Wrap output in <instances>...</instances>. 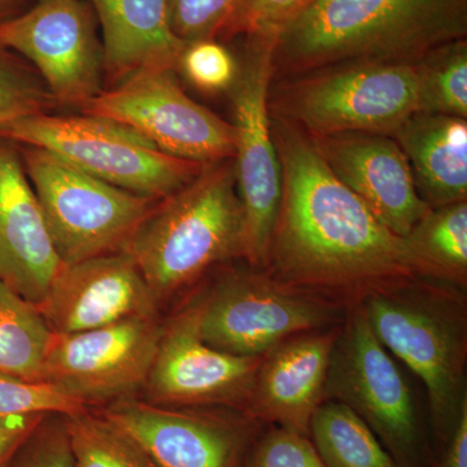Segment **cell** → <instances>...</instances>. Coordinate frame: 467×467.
Segmentation results:
<instances>
[{
	"mask_svg": "<svg viewBox=\"0 0 467 467\" xmlns=\"http://www.w3.org/2000/svg\"><path fill=\"white\" fill-rule=\"evenodd\" d=\"M196 304L202 339L244 358H263L296 335L342 324L347 315L346 304L251 266L223 276Z\"/></svg>",
	"mask_w": 467,
	"mask_h": 467,
	"instance_id": "52a82bcc",
	"label": "cell"
},
{
	"mask_svg": "<svg viewBox=\"0 0 467 467\" xmlns=\"http://www.w3.org/2000/svg\"><path fill=\"white\" fill-rule=\"evenodd\" d=\"M243 467H326L308 435L273 427L248 453Z\"/></svg>",
	"mask_w": 467,
	"mask_h": 467,
	"instance_id": "4dcf8cb0",
	"label": "cell"
},
{
	"mask_svg": "<svg viewBox=\"0 0 467 467\" xmlns=\"http://www.w3.org/2000/svg\"><path fill=\"white\" fill-rule=\"evenodd\" d=\"M100 411L125 430L156 467L244 465L254 418L230 420L133 398Z\"/></svg>",
	"mask_w": 467,
	"mask_h": 467,
	"instance_id": "2e32d148",
	"label": "cell"
},
{
	"mask_svg": "<svg viewBox=\"0 0 467 467\" xmlns=\"http://www.w3.org/2000/svg\"><path fill=\"white\" fill-rule=\"evenodd\" d=\"M355 304L379 342L425 384L436 434L447 441L467 399L465 290L410 276L374 288Z\"/></svg>",
	"mask_w": 467,
	"mask_h": 467,
	"instance_id": "3957f363",
	"label": "cell"
},
{
	"mask_svg": "<svg viewBox=\"0 0 467 467\" xmlns=\"http://www.w3.org/2000/svg\"><path fill=\"white\" fill-rule=\"evenodd\" d=\"M278 34L247 36L230 88L236 149V184L245 216L244 261L265 270L281 202V168L273 140L269 91L275 79L273 51Z\"/></svg>",
	"mask_w": 467,
	"mask_h": 467,
	"instance_id": "9c48e42d",
	"label": "cell"
},
{
	"mask_svg": "<svg viewBox=\"0 0 467 467\" xmlns=\"http://www.w3.org/2000/svg\"><path fill=\"white\" fill-rule=\"evenodd\" d=\"M61 265L26 168L0 138V282L38 306Z\"/></svg>",
	"mask_w": 467,
	"mask_h": 467,
	"instance_id": "ac0fdd59",
	"label": "cell"
},
{
	"mask_svg": "<svg viewBox=\"0 0 467 467\" xmlns=\"http://www.w3.org/2000/svg\"><path fill=\"white\" fill-rule=\"evenodd\" d=\"M161 333L158 317H147L81 333L52 334L42 382L88 407L130 399L146 384Z\"/></svg>",
	"mask_w": 467,
	"mask_h": 467,
	"instance_id": "4fadbf2b",
	"label": "cell"
},
{
	"mask_svg": "<svg viewBox=\"0 0 467 467\" xmlns=\"http://www.w3.org/2000/svg\"><path fill=\"white\" fill-rule=\"evenodd\" d=\"M326 400L343 402L380 438L399 465L417 460L416 404L398 361L371 330L358 304L347 309L331 353Z\"/></svg>",
	"mask_w": 467,
	"mask_h": 467,
	"instance_id": "30bf717a",
	"label": "cell"
},
{
	"mask_svg": "<svg viewBox=\"0 0 467 467\" xmlns=\"http://www.w3.org/2000/svg\"><path fill=\"white\" fill-rule=\"evenodd\" d=\"M101 29L109 88L142 70H174L184 45L168 26L167 0H86Z\"/></svg>",
	"mask_w": 467,
	"mask_h": 467,
	"instance_id": "ffe728a7",
	"label": "cell"
},
{
	"mask_svg": "<svg viewBox=\"0 0 467 467\" xmlns=\"http://www.w3.org/2000/svg\"><path fill=\"white\" fill-rule=\"evenodd\" d=\"M52 334L158 317L159 301L129 252L63 264L36 306Z\"/></svg>",
	"mask_w": 467,
	"mask_h": 467,
	"instance_id": "9a60e30c",
	"label": "cell"
},
{
	"mask_svg": "<svg viewBox=\"0 0 467 467\" xmlns=\"http://www.w3.org/2000/svg\"><path fill=\"white\" fill-rule=\"evenodd\" d=\"M32 5L30 0H0V21L17 16Z\"/></svg>",
	"mask_w": 467,
	"mask_h": 467,
	"instance_id": "e575fe53",
	"label": "cell"
},
{
	"mask_svg": "<svg viewBox=\"0 0 467 467\" xmlns=\"http://www.w3.org/2000/svg\"><path fill=\"white\" fill-rule=\"evenodd\" d=\"M72 467H156L143 448L101 411L66 416Z\"/></svg>",
	"mask_w": 467,
	"mask_h": 467,
	"instance_id": "d4e9b609",
	"label": "cell"
},
{
	"mask_svg": "<svg viewBox=\"0 0 467 467\" xmlns=\"http://www.w3.org/2000/svg\"><path fill=\"white\" fill-rule=\"evenodd\" d=\"M309 436L326 467H401L343 402H322L310 420Z\"/></svg>",
	"mask_w": 467,
	"mask_h": 467,
	"instance_id": "603a6c76",
	"label": "cell"
},
{
	"mask_svg": "<svg viewBox=\"0 0 467 467\" xmlns=\"http://www.w3.org/2000/svg\"><path fill=\"white\" fill-rule=\"evenodd\" d=\"M402 239L418 275L465 290L467 201L430 209Z\"/></svg>",
	"mask_w": 467,
	"mask_h": 467,
	"instance_id": "7402d4cb",
	"label": "cell"
},
{
	"mask_svg": "<svg viewBox=\"0 0 467 467\" xmlns=\"http://www.w3.org/2000/svg\"><path fill=\"white\" fill-rule=\"evenodd\" d=\"M48 414L0 417V467H8L33 430Z\"/></svg>",
	"mask_w": 467,
	"mask_h": 467,
	"instance_id": "d6a6232c",
	"label": "cell"
},
{
	"mask_svg": "<svg viewBox=\"0 0 467 467\" xmlns=\"http://www.w3.org/2000/svg\"><path fill=\"white\" fill-rule=\"evenodd\" d=\"M177 72L205 92L229 91L238 76V60L217 39L184 46Z\"/></svg>",
	"mask_w": 467,
	"mask_h": 467,
	"instance_id": "f1b7e54d",
	"label": "cell"
},
{
	"mask_svg": "<svg viewBox=\"0 0 467 467\" xmlns=\"http://www.w3.org/2000/svg\"><path fill=\"white\" fill-rule=\"evenodd\" d=\"M391 137L430 209L467 201V119L416 112Z\"/></svg>",
	"mask_w": 467,
	"mask_h": 467,
	"instance_id": "44dd1931",
	"label": "cell"
},
{
	"mask_svg": "<svg viewBox=\"0 0 467 467\" xmlns=\"http://www.w3.org/2000/svg\"><path fill=\"white\" fill-rule=\"evenodd\" d=\"M270 116L304 133L392 135L418 112L414 64L347 63L273 79Z\"/></svg>",
	"mask_w": 467,
	"mask_h": 467,
	"instance_id": "5b68a950",
	"label": "cell"
},
{
	"mask_svg": "<svg viewBox=\"0 0 467 467\" xmlns=\"http://www.w3.org/2000/svg\"><path fill=\"white\" fill-rule=\"evenodd\" d=\"M86 0H34L0 21V48L32 61L57 104L81 109L104 91V48Z\"/></svg>",
	"mask_w": 467,
	"mask_h": 467,
	"instance_id": "7c38bea8",
	"label": "cell"
},
{
	"mask_svg": "<svg viewBox=\"0 0 467 467\" xmlns=\"http://www.w3.org/2000/svg\"><path fill=\"white\" fill-rule=\"evenodd\" d=\"M51 337L36 306L0 282V371L42 382Z\"/></svg>",
	"mask_w": 467,
	"mask_h": 467,
	"instance_id": "cb8c5ba5",
	"label": "cell"
},
{
	"mask_svg": "<svg viewBox=\"0 0 467 467\" xmlns=\"http://www.w3.org/2000/svg\"><path fill=\"white\" fill-rule=\"evenodd\" d=\"M339 326L296 335L267 352L257 370L248 416L309 436L313 414L326 401Z\"/></svg>",
	"mask_w": 467,
	"mask_h": 467,
	"instance_id": "d6986e66",
	"label": "cell"
},
{
	"mask_svg": "<svg viewBox=\"0 0 467 467\" xmlns=\"http://www.w3.org/2000/svg\"><path fill=\"white\" fill-rule=\"evenodd\" d=\"M129 126L167 155L208 165L233 160V124L184 94L174 70H142L81 107Z\"/></svg>",
	"mask_w": 467,
	"mask_h": 467,
	"instance_id": "8fae6325",
	"label": "cell"
},
{
	"mask_svg": "<svg viewBox=\"0 0 467 467\" xmlns=\"http://www.w3.org/2000/svg\"><path fill=\"white\" fill-rule=\"evenodd\" d=\"M57 106L42 79L0 48V126L21 117L51 112Z\"/></svg>",
	"mask_w": 467,
	"mask_h": 467,
	"instance_id": "4316f807",
	"label": "cell"
},
{
	"mask_svg": "<svg viewBox=\"0 0 467 467\" xmlns=\"http://www.w3.org/2000/svg\"><path fill=\"white\" fill-rule=\"evenodd\" d=\"M441 462L436 467H467V399L463 401L459 420L447 441Z\"/></svg>",
	"mask_w": 467,
	"mask_h": 467,
	"instance_id": "836d02e7",
	"label": "cell"
},
{
	"mask_svg": "<svg viewBox=\"0 0 467 467\" xmlns=\"http://www.w3.org/2000/svg\"><path fill=\"white\" fill-rule=\"evenodd\" d=\"M418 112L467 119V41L439 46L414 64Z\"/></svg>",
	"mask_w": 467,
	"mask_h": 467,
	"instance_id": "484cf974",
	"label": "cell"
},
{
	"mask_svg": "<svg viewBox=\"0 0 467 467\" xmlns=\"http://www.w3.org/2000/svg\"><path fill=\"white\" fill-rule=\"evenodd\" d=\"M263 358L230 355L205 343L192 301L162 325L143 387L147 401L171 408L220 405L247 413Z\"/></svg>",
	"mask_w": 467,
	"mask_h": 467,
	"instance_id": "5bb4252c",
	"label": "cell"
},
{
	"mask_svg": "<svg viewBox=\"0 0 467 467\" xmlns=\"http://www.w3.org/2000/svg\"><path fill=\"white\" fill-rule=\"evenodd\" d=\"M0 138L50 150L104 182L159 202L183 189L204 167L167 155L129 126L86 113L21 117L0 126Z\"/></svg>",
	"mask_w": 467,
	"mask_h": 467,
	"instance_id": "8992f818",
	"label": "cell"
},
{
	"mask_svg": "<svg viewBox=\"0 0 467 467\" xmlns=\"http://www.w3.org/2000/svg\"><path fill=\"white\" fill-rule=\"evenodd\" d=\"M8 467H72L66 416L48 414L43 418Z\"/></svg>",
	"mask_w": 467,
	"mask_h": 467,
	"instance_id": "1f68e13d",
	"label": "cell"
},
{
	"mask_svg": "<svg viewBox=\"0 0 467 467\" xmlns=\"http://www.w3.org/2000/svg\"><path fill=\"white\" fill-rule=\"evenodd\" d=\"M466 36L467 0H313L276 36L275 79L337 64H416Z\"/></svg>",
	"mask_w": 467,
	"mask_h": 467,
	"instance_id": "7a4b0ae2",
	"label": "cell"
},
{
	"mask_svg": "<svg viewBox=\"0 0 467 467\" xmlns=\"http://www.w3.org/2000/svg\"><path fill=\"white\" fill-rule=\"evenodd\" d=\"M235 5L236 0H167L169 29L184 46L218 39Z\"/></svg>",
	"mask_w": 467,
	"mask_h": 467,
	"instance_id": "f546056e",
	"label": "cell"
},
{
	"mask_svg": "<svg viewBox=\"0 0 467 467\" xmlns=\"http://www.w3.org/2000/svg\"><path fill=\"white\" fill-rule=\"evenodd\" d=\"M88 405L46 382H33L0 371V417L27 414L73 416Z\"/></svg>",
	"mask_w": 467,
	"mask_h": 467,
	"instance_id": "83f0119b",
	"label": "cell"
},
{
	"mask_svg": "<svg viewBox=\"0 0 467 467\" xmlns=\"http://www.w3.org/2000/svg\"><path fill=\"white\" fill-rule=\"evenodd\" d=\"M245 216L233 160L202 167L138 227L126 252L159 304L190 287L212 267L244 260Z\"/></svg>",
	"mask_w": 467,
	"mask_h": 467,
	"instance_id": "277c9868",
	"label": "cell"
},
{
	"mask_svg": "<svg viewBox=\"0 0 467 467\" xmlns=\"http://www.w3.org/2000/svg\"><path fill=\"white\" fill-rule=\"evenodd\" d=\"M309 138L335 177L395 235L404 238L429 213L407 156L391 135L355 131Z\"/></svg>",
	"mask_w": 467,
	"mask_h": 467,
	"instance_id": "e0dca14e",
	"label": "cell"
},
{
	"mask_svg": "<svg viewBox=\"0 0 467 467\" xmlns=\"http://www.w3.org/2000/svg\"><path fill=\"white\" fill-rule=\"evenodd\" d=\"M24 162L63 264L126 251L159 202L104 182L38 147L27 146Z\"/></svg>",
	"mask_w": 467,
	"mask_h": 467,
	"instance_id": "ba28073f",
	"label": "cell"
},
{
	"mask_svg": "<svg viewBox=\"0 0 467 467\" xmlns=\"http://www.w3.org/2000/svg\"><path fill=\"white\" fill-rule=\"evenodd\" d=\"M272 131L281 202L266 272L347 306L380 285L420 276L404 239L335 177L308 134L275 117Z\"/></svg>",
	"mask_w": 467,
	"mask_h": 467,
	"instance_id": "6da1fadb",
	"label": "cell"
}]
</instances>
